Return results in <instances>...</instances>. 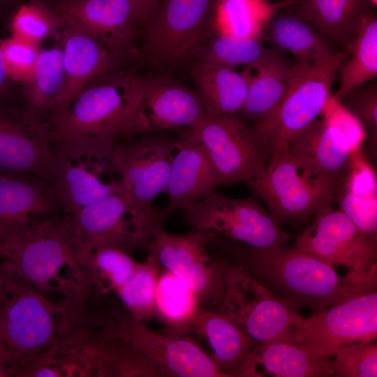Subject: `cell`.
<instances>
[{
  "instance_id": "1f68e13d",
  "label": "cell",
  "mask_w": 377,
  "mask_h": 377,
  "mask_svg": "<svg viewBox=\"0 0 377 377\" xmlns=\"http://www.w3.org/2000/svg\"><path fill=\"white\" fill-rule=\"evenodd\" d=\"M202 306L195 292L170 272L161 269L156 283L155 317L164 323L170 334L182 335L193 330Z\"/></svg>"
},
{
  "instance_id": "f6af8a7d",
  "label": "cell",
  "mask_w": 377,
  "mask_h": 377,
  "mask_svg": "<svg viewBox=\"0 0 377 377\" xmlns=\"http://www.w3.org/2000/svg\"><path fill=\"white\" fill-rule=\"evenodd\" d=\"M16 361L0 338V377L14 376Z\"/></svg>"
},
{
  "instance_id": "60d3db41",
  "label": "cell",
  "mask_w": 377,
  "mask_h": 377,
  "mask_svg": "<svg viewBox=\"0 0 377 377\" xmlns=\"http://www.w3.org/2000/svg\"><path fill=\"white\" fill-rule=\"evenodd\" d=\"M8 77L23 82L30 76L40 52L38 44L13 36L0 39Z\"/></svg>"
},
{
  "instance_id": "74e56055",
  "label": "cell",
  "mask_w": 377,
  "mask_h": 377,
  "mask_svg": "<svg viewBox=\"0 0 377 377\" xmlns=\"http://www.w3.org/2000/svg\"><path fill=\"white\" fill-rule=\"evenodd\" d=\"M64 26L57 13L36 1L20 5L9 24L11 36L37 44L58 32L61 34Z\"/></svg>"
},
{
  "instance_id": "d4e9b609",
  "label": "cell",
  "mask_w": 377,
  "mask_h": 377,
  "mask_svg": "<svg viewBox=\"0 0 377 377\" xmlns=\"http://www.w3.org/2000/svg\"><path fill=\"white\" fill-rule=\"evenodd\" d=\"M331 377L333 361L288 342L256 343L248 354L239 377Z\"/></svg>"
},
{
  "instance_id": "5bb4252c",
  "label": "cell",
  "mask_w": 377,
  "mask_h": 377,
  "mask_svg": "<svg viewBox=\"0 0 377 377\" xmlns=\"http://www.w3.org/2000/svg\"><path fill=\"white\" fill-rule=\"evenodd\" d=\"M70 216L80 263L87 253L102 245L126 251L146 250L155 230L163 228L138 216L122 192L93 202Z\"/></svg>"
},
{
  "instance_id": "ab89813d",
  "label": "cell",
  "mask_w": 377,
  "mask_h": 377,
  "mask_svg": "<svg viewBox=\"0 0 377 377\" xmlns=\"http://www.w3.org/2000/svg\"><path fill=\"white\" fill-rule=\"evenodd\" d=\"M336 377H376L377 346L373 341H354L333 355Z\"/></svg>"
},
{
  "instance_id": "e0dca14e",
  "label": "cell",
  "mask_w": 377,
  "mask_h": 377,
  "mask_svg": "<svg viewBox=\"0 0 377 377\" xmlns=\"http://www.w3.org/2000/svg\"><path fill=\"white\" fill-rule=\"evenodd\" d=\"M114 323L121 337L155 377H226L211 355L190 339L158 333L130 315Z\"/></svg>"
},
{
  "instance_id": "f35d334b",
  "label": "cell",
  "mask_w": 377,
  "mask_h": 377,
  "mask_svg": "<svg viewBox=\"0 0 377 377\" xmlns=\"http://www.w3.org/2000/svg\"><path fill=\"white\" fill-rule=\"evenodd\" d=\"M259 39L221 34L216 35L202 51L204 61L236 68L250 66L267 52Z\"/></svg>"
},
{
  "instance_id": "836d02e7",
  "label": "cell",
  "mask_w": 377,
  "mask_h": 377,
  "mask_svg": "<svg viewBox=\"0 0 377 377\" xmlns=\"http://www.w3.org/2000/svg\"><path fill=\"white\" fill-rule=\"evenodd\" d=\"M269 37L276 47L290 52L297 61L326 60L337 53L300 16L283 15L273 19L269 24Z\"/></svg>"
},
{
  "instance_id": "cb8c5ba5",
  "label": "cell",
  "mask_w": 377,
  "mask_h": 377,
  "mask_svg": "<svg viewBox=\"0 0 377 377\" xmlns=\"http://www.w3.org/2000/svg\"><path fill=\"white\" fill-rule=\"evenodd\" d=\"M59 205L49 184L28 175L0 172V256L9 240L33 217Z\"/></svg>"
},
{
  "instance_id": "ba28073f",
  "label": "cell",
  "mask_w": 377,
  "mask_h": 377,
  "mask_svg": "<svg viewBox=\"0 0 377 377\" xmlns=\"http://www.w3.org/2000/svg\"><path fill=\"white\" fill-rule=\"evenodd\" d=\"M341 178L325 174L283 150L272 156L265 170L248 184L279 225L309 218L336 202Z\"/></svg>"
},
{
  "instance_id": "7402d4cb",
  "label": "cell",
  "mask_w": 377,
  "mask_h": 377,
  "mask_svg": "<svg viewBox=\"0 0 377 377\" xmlns=\"http://www.w3.org/2000/svg\"><path fill=\"white\" fill-rule=\"evenodd\" d=\"M175 154L165 193L167 216L176 210L184 211L221 186L219 179L201 145L184 133L175 139Z\"/></svg>"
},
{
  "instance_id": "8d00e7d4",
  "label": "cell",
  "mask_w": 377,
  "mask_h": 377,
  "mask_svg": "<svg viewBox=\"0 0 377 377\" xmlns=\"http://www.w3.org/2000/svg\"><path fill=\"white\" fill-rule=\"evenodd\" d=\"M274 6L261 0H224L221 17L229 35L259 39L274 13Z\"/></svg>"
},
{
  "instance_id": "8992f818",
  "label": "cell",
  "mask_w": 377,
  "mask_h": 377,
  "mask_svg": "<svg viewBox=\"0 0 377 377\" xmlns=\"http://www.w3.org/2000/svg\"><path fill=\"white\" fill-rule=\"evenodd\" d=\"M348 53L338 52L315 62L297 61V71L272 114L253 131L266 161L283 151L290 141L323 112L336 74Z\"/></svg>"
},
{
  "instance_id": "2e32d148",
  "label": "cell",
  "mask_w": 377,
  "mask_h": 377,
  "mask_svg": "<svg viewBox=\"0 0 377 377\" xmlns=\"http://www.w3.org/2000/svg\"><path fill=\"white\" fill-rule=\"evenodd\" d=\"M311 224L295 237L292 247L332 266L363 276L376 274V245L331 204L319 209Z\"/></svg>"
},
{
  "instance_id": "7a4b0ae2",
  "label": "cell",
  "mask_w": 377,
  "mask_h": 377,
  "mask_svg": "<svg viewBox=\"0 0 377 377\" xmlns=\"http://www.w3.org/2000/svg\"><path fill=\"white\" fill-rule=\"evenodd\" d=\"M36 216L6 245L0 272L50 298L59 294L64 301L84 304L91 290L77 254L70 214Z\"/></svg>"
},
{
  "instance_id": "ac0fdd59",
  "label": "cell",
  "mask_w": 377,
  "mask_h": 377,
  "mask_svg": "<svg viewBox=\"0 0 377 377\" xmlns=\"http://www.w3.org/2000/svg\"><path fill=\"white\" fill-rule=\"evenodd\" d=\"M205 113L196 94L163 76L142 78L138 102L121 126L119 137L189 128Z\"/></svg>"
},
{
  "instance_id": "9a60e30c",
  "label": "cell",
  "mask_w": 377,
  "mask_h": 377,
  "mask_svg": "<svg viewBox=\"0 0 377 377\" xmlns=\"http://www.w3.org/2000/svg\"><path fill=\"white\" fill-rule=\"evenodd\" d=\"M216 0H165L147 25L142 56L153 66L177 64L198 47Z\"/></svg>"
},
{
  "instance_id": "30bf717a",
  "label": "cell",
  "mask_w": 377,
  "mask_h": 377,
  "mask_svg": "<svg viewBox=\"0 0 377 377\" xmlns=\"http://www.w3.org/2000/svg\"><path fill=\"white\" fill-rule=\"evenodd\" d=\"M175 142L165 133L145 134L124 142L116 140L112 151V162L130 206L140 217L161 226L166 216L153 201L165 191Z\"/></svg>"
},
{
  "instance_id": "681fc988",
  "label": "cell",
  "mask_w": 377,
  "mask_h": 377,
  "mask_svg": "<svg viewBox=\"0 0 377 377\" xmlns=\"http://www.w3.org/2000/svg\"><path fill=\"white\" fill-rule=\"evenodd\" d=\"M0 338H1V316H0Z\"/></svg>"
},
{
  "instance_id": "d590c367",
  "label": "cell",
  "mask_w": 377,
  "mask_h": 377,
  "mask_svg": "<svg viewBox=\"0 0 377 377\" xmlns=\"http://www.w3.org/2000/svg\"><path fill=\"white\" fill-rule=\"evenodd\" d=\"M161 268L155 257L148 253L115 293L133 319L146 323L155 317V295Z\"/></svg>"
},
{
  "instance_id": "52a82bcc",
  "label": "cell",
  "mask_w": 377,
  "mask_h": 377,
  "mask_svg": "<svg viewBox=\"0 0 377 377\" xmlns=\"http://www.w3.org/2000/svg\"><path fill=\"white\" fill-rule=\"evenodd\" d=\"M126 350L113 326L99 331L81 325L45 351L19 360L17 377H122Z\"/></svg>"
},
{
  "instance_id": "7c38bea8",
  "label": "cell",
  "mask_w": 377,
  "mask_h": 377,
  "mask_svg": "<svg viewBox=\"0 0 377 377\" xmlns=\"http://www.w3.org/2000/svg\"><path fill=\"white\" fill-rule=\"evenodd\" d=\"M185 133L201 145L221 186L249 183L265 169L267 161L252 128L237 114H205Z\"/></svg>"
},
{
  "instance_id": "d6a6232c",
  "label": "cell",
  "mask_w": 377,
  "mask_h": 377,
  "mask_svg": "<svg viewBox=\"0 0 377 377\" xmlns=\"http://www.w3.org/2000/svg\"><path fill=\"white\" fill-rule=\"evenodd\" d=\"M349 49L351 57L341 70L334 96L337 101L377 75V20L370 11L360 20Z\"/></svg>"
},
{
  "instance_id": "ee69618b",
  "label": "cell",
  "mask_w": 377,
  "mask_h": 377,
  "mask_svg": "<svg viewBox=\"0 0 377 377\" xmlns=\"http://www.w3.org/2000/svg\"><path fill=\"white\" fill-rule=\"evenodd\" d=\"M133 4L138 24L147 25L158 8V0H130Z\"/></svg>"
},
{
  "instance_id": "4dcf8cb0",
  "label": "cell",
  "mask_w": 377,
  "mask_h": 377,
  "mask_svg": "<svg viewBox=\"0 0 377 377\" xmlns=\"http://www.w3.org/2000/svg\"><path fill=\"white\" fill-rule=\"evenodd\" d=\"M301 16L320 34L342 43L355 34L362 17L369 12L368 0H297Z\"/></svg>"
},
{
  "instance_id": "f546056e",
  "label": "cell",
  "mask_w": 377,
  "mask_h": 377,
  "mask_svg": "<svg viewBox=\"0 0 377 377\" xmlns=\"http://www.w3.org/2000/svg\"><path fill=\"white\" fill-rule=\"evenodd\" d=\"M66 84L62 47L40 50L32 73L22 82L24 108L37 119L45 121L43 119L48 113L52 117Z\"/></svg>"
},
{
  "instance_id": "4fadbf2b",
  "label": "cell",
  "mask_w": 377,
  "mask_h": 377,
  "mask_svg": "<svg viewBox=\"0 0 377 377\" xmlns=\"http://www.w3.org/2000/svg\"><path fill=\"white\" fill-rule=\"evenodd\" d=\"M212 233L196 228L185 234H173L159 228L146 251L161 267L184 282L198 297L202 305L215 311L223 298L225 286L219 260L209 254Z\"/></svg>"
},
{
  "instance_id": "484cf974",
  "label": "cell",
  "mask_w": 377,
  "mask_h": 377,
  "mask_svg": "<svg viewBox=\"0 0 377 377\" xmlns=\"http://www.w3.org/2000/svg\"><path fill=\"white\" fill-rule=\"evenodd\" d=\"M297 71L276 50H267L264 55L244 73L248 78V91L241 111L258 124L267 119L286 94Z\"/></svg>"
},
{
  "instance_id": "f907efd6",
  "label": "cell",
  "mask_w": 377,
  "mask_h": 377,
  "mask_svg": "<svg viewBox=\"0 0 377 377\" xmlns=\"http://www.w3.org/2000/svg\"><path fill=\"white\" fill-rule=\"evenodd\" d=\"M290 1H293V0H290ZM297 1V0H296V1Z\"/></svg>"
},
{
  "instance_id": "f1b7e54d",
  "label": "cell",
  "mask_w": 377,
  "mask_h": 377,
  "mask_svg": "<svg viewBox=\"0 0 377 377\" xmlns=\"http://www.w3.org/2000/svg\"><path fill=\"white\" fill-rule=\"evenodd\" d=\"M192 332L206 337L213 350L211 357L226 377H239L248 354L256 343L226 316L203 306Z\"/></svg>"
},
{
  "instance_id": "4316f807",
  "label": "cell",
  "mask_w": 377,
  "mask_h": 377,
  "mask_svg": "<svg viewBox=\"0 0 377 377\" xmlns=\"http://www.w3.org/2000/svg\"><path fill=\"white\" fill-rule=\"evenodd\" d=\"M284 150L303 163L339 178L349 168L353 154L343 135L325 118L316 119Z\"/></svg>"
},
{
  "instance_id": "603a6c76",
  "label": "cell",
  "mask_w": 377,
  "mask_h": 377,
  "mask_svg": "<svg viewBox=\"0 0 377 377\" xmlns=\"http://www.w3.org/2000/svg\"><path fill=\"white\" fill-rule=\"evenodd\" d=\"M66 84L51 120L64 111L92 81L110 74L121 61L89 34L64 24L61 33Z\"/></svg>"
},
{
  "instance_id": "277c9868",
  "label": "cell",
  "mask_w": 377,
  "mask_h": 377,
  "mask_svg": "<svg viewBox=\"0 0 377 377\" xmlns=\"http://www.w3.org/2000/svg\"><path fill=\"white\" fill-rule=\"evenodd\" d=\"M219 260L225 292L215 311L228 318L256 343L300 345L305 318L299 309L238 266Z\"/></svg>"
},
{
  "instance_id": "44dd1931",
  "label": "cell",
  "mask_w": 377,
  "mask_h": 377,
  "mask_svg": "<svg viewBox=\"0 0 377 377\" xmlns=\"http://www.w3.org/2000/svg\"><path fill=\"white\" fill-rule=\"evenodd\" d=\"M57 13L64 24L95 38L120 61L134 53L138 24L130 0H61Z\"/></svg>"
},
{
  "instance_id": "bcb514c9",
  "label": "cell",
  "mask_w": 377,
  "mask_h": 377,
  "mask_svg": "<svg viewBox=\"0 0 377 377\" xmlns=\"http://www.w3.org/2000/svg\"><path fill=\"white\" fill-rule=\"evenodd\" d=\"M11 82L6 73L0 45V101L8 103L6 98L10 91Z\"/></svg>"
},
{
  "instance_id": "83f0119b",
  "label": "cell",
  "mask_w": 377,
  "mask_h": 377,
  "mask_svg": "<svg viewBox=\"0 0 377 377\" xmlns=\"http://www.w3.org/2000/svg\"><path fill=\"white\" fill-rule=\"evenodd\" d=\"M193 79L206 115L237 114L242 110L249 84L244 71L202 61L193 69Z\"/></svg>"
},
{
  "instance_id": "b9f144b4",
  "label": "cell",
  "mask_w": 377,
  "mask_h": 377,
  "mask_svg": "<svg viewBox=\"0 0 377 377\" xmlns=\"http://www.w3.org/2000/svg\"><path fill=\"white\" fill-rule=\"evenodd\" d=\"M369 134H377V87L371 82L358 87L338 101Z\"/></svg>"
},
{
  "instance_id": "3957f363",
  "label": "cell",
  "mask_w": 377,
  "mask_h": 377,
  "mask_svg": "<svg viewBox=\"0 0 377 377\" xmlns=\"http://www.w3.org/2000/svg\"><path fill=\"white\" fill-rule=\"evenodd\" d=\"M82 306L55 301L0 272L1 339L16 362L45 351L77 328Z\"/></svg>"
},
{
  "instance_id": "c3c4849f",
  "label": "cell",
  "mask_w": 377,
  "mask_h": 377,
  "mask_svg": "<svg viewBox=\"0 0 377 377\" xmlns=\"http://www.w3.org/2000/svg\"><path fill=\"white\" fill-rule=\"evenodd\" d=\"M369 3H372L374 6H376L377 0H368Z\"/></svg>"
},
{
  "instance_id": "7bdbcfd3",
  "label": "cell",
  "mask_w": 377,
  "mask_h": 377,
  "mask_svg": "<svg viewBox=\"0 0 377 377\" xmlns=\"http://www.w3.org/2000/svg\"><path fill=\"white\" fill-rule=\"evenodd\" d=\"M330 109L325 110V119L335 126L346 140L353 152L362 148L367 133L359 121L334 98Z\"/></svg>"
},
{
  "instance_id": "e575fe53",
  "label": "cell",
  "mask_w": 377,
  "mask_h": 377,
  "mask_svg": "<svg viewBox=\"0 0 377 377\" xmlns=\"http://www.w3.org/2000/svg\"><path fill=\"white\" fill-rule=\"evenodd\" d=\"M138 263L128 251L112 245L99 246L81 260L91 291L94 289L104 295L116 293L131 276Z\"/></svg>"
},
{
  "instance_id": "d6986e66",
  "label": "cell",
  "mask_w": 377,
  "mask_h": 377,
  "mask_svg": "<svg viewBox=\"0 0 377 377\" xmlns=\"http://www.w3.org/2000/svg\"><path fill=\"white\" fill-rule=\"evenodd\" d=\"M377 337V292H364L304 319L300 346L330 358L343 345Z\"/></svg>"
},
{
  "instance_id": "7dc6e473",
  "label": "cell",
  "mask_w": 377,
  "mask_h": 377,
  "mask_svg": "<svg viewBox=\"0 0 377 377\" xmlns=\"http://www.w3.org/2000/svg\"><path fill=\"white\" fill-rule=\"evenodd\" d=\"M10 0H0V6L8 3Z\"/></svg>"
},
{
  "instance_id": "5b68a950",
  "label": "cell",
  "mask_w": 377,
  "mask_h": 377,
  "mask_svg": "<svg viewBox=\"0 0 377 377\" xmlns=\"http://www.w3.org/2000/svg\"><path fill=\"white\" fill-rule=\"evenodd\" d=\"M142 76L112 72L87 85L61 113L50 121L52 141H115L137 105Z\"/></svg>"
},
{
  "instance_id": "9c48e42d",
  "label": "cell",
  "mask_w": 377,
  "mask_h": 377,
  "mask_svg": "<svg viewBox=\"0 0 377 377\" xmlns=\"http://www.w3.org/2000/svg\"><path fill=\"white\" fill-rule=\"evenodd\" d=\"M116 141L61 140L53 141L52 166L47 179L56 200L67 214L114 193L122 192L112 162Z\"/></svg>"
},
{
  "instance_id": "ffe728a7",
  "label": "cell",
  "mask_w": 377,
  "mask_h": 377,
  "mask_svg": "<svg viewBox=\"0 0 377 377\" xmlns=\"http://www.w3.org/2000/svg\"><path fill=\"white\" fill-rule=\"evenodd\" d=\"M52 158L51 124L0 101V172L33 174L47 180Z\"/></svg>"
},
{
  "instance_id": "6da1fadb",
  "label": "cell",
  "mask_w": 377,
  "mask_h": 377,
  "mask_svg": "<svg viewBox=\"0 0 377 377\" xmlns=\"http://www.w3.org/2000/svg\"><path fill=\"white\" fill-rule=\"evenodd\" d=\"M231 242H219L229 252L232 261L228 263L297 309L306 307L314 313L355 295L376 290L377 274L363 276L349 271L341 276L333 266L292 246L260 249Z\"/></svg>"
},
{
  "instance_id": "8fae6325",
  "label": "cell",
  "mask_w": 377,
  "mask_h": 377,
  "mask_svg": "<svg viewBox=\"0 0 377 377\" xmlns=\"http://www.w3.org/2000/svg\"><path fill=\"white\" fill-rule=\"evenodd\" d=\"M193 228L254 248L286 246L295 235L283 230L254 194L231 198L216 191L184 211Z\"/></svg>"
}]
</instances>
